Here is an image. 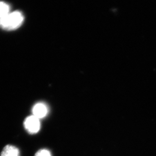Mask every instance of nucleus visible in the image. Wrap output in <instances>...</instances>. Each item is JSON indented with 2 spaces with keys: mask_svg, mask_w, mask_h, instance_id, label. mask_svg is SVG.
<instances>
[{
  "mask_svg": "<svg viewBox=\"0 0 156 156\" xmlns=\"http://www.w3.org/2000/svg\"><path fill=\"white\" fill-rule=\"evenodd\" d=\"M11 12V6L6 2L0 1V19L6 16Z\"/></svg>",
  "mask_w": 156,
  "mask_h": 156,
  "instance_id": "39448f33",
  "label": "nucleus"
},
{
  "mask_svg": "<svg viewBox=\"0 0 156 156\" xmlns=\"http://www.w3.org/2000/svg\"><path fill=\"white\" fill-rule=\"evenodd\" d=\"M24 128L30 134L37 133L41 128L40 119L34 115L27 117L24 122Z\"/></svg>",
  "mask_w": 156,
  "mask_h": 156,
  "instance_id": "f03ea898",
  "label": "nucleus"
},
{
  "mask_svg": "<svg viewBox=\"0 0 156 156\" xmlns=\"http://www.w3.org/2000/svg\"><path fill=\"white\" fill-rule=\"evenodd\" d=\"M24 19L21 12H11L6 16L0 19V28L9 31L16 30L22 26Z\"/></svg>",
  "mask_w": 156,
  "mask_h": 156,
  "instance_id": "f257e3e1",
  "label": "nucleus"
},
{
  "mask_svg": "<svg viewBox=\"0 0 156 156\" xmlns=\"http://www.w3.org/2000/svg\"><path fill=\"white\" fill-rule=\"evenodd\" d=\"M33 115L39 119L46 117L48 113V106L43 102H38L34 105L32 109Z\"/></svg>",
  "mask_w": 156,
  "mask_h": 156,
  "instance_id": "7ed1b4c3",
  "label": "nucleus"
},
{
  "mask_svg": "<svg viewBox=\"0 0 156 156\" xmlns=\"http://www.w3.org/2000/svg\"><path fill=\"white\" fill-rule=\"evenodd\" d=\"M1 156H20L19 150L13 145H6L1 152Z\"/></svg>",
  "mask_w": 156,
  "mask_h": 156,
  "instance_id": "20e7f679",
  "label": "nucleus"
},
{
  "mask_svg": "<svg viewBox=\"0 0 156 156\" xmlns=\"http://www.w3.org/2000/svg\"><path fill=\"white\" fill-rule=\"evenodd\" d=\"M35 156H51V154L48 150L41 149L37 152Z\"/></svg>",
  "mask_w": 156,
  "mask_h": 156,
  "instance_id": "423d86ee",
  "label": "nucleus"
}]
</instances>
